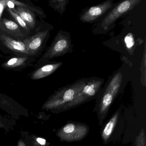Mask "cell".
Instances as JSON below:
<instances>
[{
  "label": "cell",
  "mask_w": 146,
  "mask_h": 146,
  "mask_svg": "<svg viewBox=\"0 0 146 146\" xmlns=\"http://www.w3.org/2000/svg\"><path fill=\"white\" fill-rule=\"evenodd\" d=\"M122 80L123 75L121 72L115 73L109 80L106 88L97 101L94 111L97 113L100 125L103 124L111 105L119 93Z\"/></svg>",
  "instance_id": "obj_1"
},
{
  "label": "cell",
  "mask_w": 146,
  "mask_h": 146,
  "mask_svg": "<svg viewBox=\"0 0 146 146\" xmlns=\"http://www.w3.org/2000/svg\"><path fill=\"white\" fill-rule=\"evenodd\" d=\"M88 79L82 78L59 89L44 103L43 109L57 111L66 104L72 101L86 85Z\"/></svg>",
  "instance_id": "obj_2"
},
{
  "label": "cell",
  "mask_w": 146,
  "mask_h": 146,
  "mask_svg": "<svg viewBox=\"0 0 146 146\" xmlns=\"http://www.w3.org/2000/svg\"><path fill=\"white\" fill-rule=\"evenodd\" d=\"M71 36L68 32L60 30L48 48L45 53L37 61L35 66L38 67L52 59L63 56L72 50Z\"/></svg>",
  "instance_id": "obj_3"
},
{
  "label": "cell",
  "mask_w": 146,
  "mask_h": 146,
  "mask_svg": "<svg viewBox=\"0 0 146 146\" xmlns=\"http://www.w3.org/2000/svg\"><path fill=\"white\" fill-rule=\"evenodd\" d=\"M104 82V80L102 78L96 77L89 78L86 85L74 100L57 111L61 112L70 110L93 100L98 95Z\"/></svg>",
  "instance_id": "obj_4"
},
{
  "label": "cell",
  "mask_w": 146,
  "mask_h": 146,
  "mask_svg": "<svg viewBox=\"0 0 146 146\" xmlns=\"http://www.w3.org/2000/svg\"><path fill=\"white\" fill-rule=\"evenodd\" d=\"M87 125L77 122H69L58 130L57 136L62 141H78L83 140L88 134Z\"/></svg>",
  "instance_id": "obj_5"
},
{
  "label": "cell",
  "mask_w": 146,
  "mask_h": 146,
  "mask_svg": "<svg viewBox=\"0 0 146 146\" xmlns=\"http://www.w3.org/2000/svg\"><path fill=\"white\" fill-rule=\"evenodd\" d=\"M141 1V0H126L118 4L107 15L102 23L101 26L105 30L116 21L121 16L131 11Z\"/></svg>",
  "instance_id": "obj_6"
},
{
  "label": "cell",
  "mask_w": 146,
  "mask_h": 146,
  "mask_svg": "<svg viewBox=\"0 0 146 146\" xmlns=\"http://www.w3.org/2000/svg\"><path fill=\"white\" fill-rule=\"evenodd\" d=\"M49 32L50 31L48 29L41 31L23 40L31 56H35L41 49L45 40L48 37Z\"/></svg>",
  "instance_id": "obj_7"
},
{
  "label": "cell",
  "mask_w": 146,
  "mask_h": 146,
  "mask_svg": "<svg viewBox=\"0 0 146 146\" xmlns=\"http://www.w3.org/2000/svg\"><path fill=\"white\" fill-rule=\"evenodd\" d=\"M113 1L108 0L97 5L91 7L80 16V20L83 23H90L95 21L111 9Z\"/></svg>",
  "instance_id": "obj_8"
},
{
  "label": "cell",
  "mask_w": 146,
  "mask_h": 146,
  "mask_svg": "<svg viewBox=\"0 0 146 146\" xmlns=\"http://www.w3.org/2000/svg\"><path fill=\"white\" fill-rule=\"evenodd\" d=\"M0 41L8 49L14 52L23 54L25 56H31L23 40L14 39L0 32Z\"/></svg>",
  "instance_id": "obj_9"
},
{
  "label": "cell",
  "mask_w": 146,
  "mask_h": 146,
  "mask_svg": "<svg viewBox=\"0 0 146 146\" xmlns=\"http://www.w3.org/2000/svg\"><path fill=\"white\" fill-rule=\"evenodd\" d=\"M23 29L15 22L11 19L2 18L0 20V30L18 39H24L28 35L24 34Z\"/></svg>",
  "instance_id": "obj_10"
},
{
  "label": "cell",
  "mask_w": 146,
  "mask_h": 146,
  "mask_svg": "<svg viewBox=\"0 0 146 146\" xmlns=\"http://www.w3.org/2000/svg\"><path fill=\"white\" fill-rule=\"evenodd\" d=\"M33 59V57L32 56L14 57L3 63L1 65V67L6 70H18V69H22L31 65Z\"/></svg>",
  "instance_id": "obj_11"
},
{
  "label": "cell",
  "mask_w": 146,
  "mask_h": 146,
  "mask_svg": "<svg viewBox=\"0 0 146 146\" xmlns=\"http://www.w3.org/2000/svg\"><path fill=\"white\" fill-rule=\"evenodd\" d=\"M63 64L62 62L47 64L36 69L31 75L32 80H39L49 76L57 70Z\"/></svg>",
  "instance_id": "obj_12"
},
{
  "label": "cell",
  "mask_w": 146,
  "mask_h": 146,
  "mask_svg": "<svg viewBox=\"0 0 146 146\" xmlns=\"http://www.w3.org/2000/svg\"><path fill=\"white\" fill-rule=\"evenodd\" d=\"M11 8L22 18L31 30L35 29L36 25L35 13L24 7L14 6V7Z\"/></svg>",
  "instance_id": "obj_13"
},
{
  "label": "cell",
  "mask_w": 146,
  "mask_h": 146,
  "mask_svg": "<svg viewBox=\"0 0 146 146\" xmlns=\"http://www.w3.org/2000/svg\"><path fill=\"white\" fill-rule=\"evenodd\" d=\"M120 113V109H118L108 121L101 132V137L103 143L106 144L116 126Z\"/></svg>",
  "instance_id": "obj_14"
},
{
  "label": "cell",
  "mask_w": 146,
  "mask_h": 146,
  "mask_svg": "<svg viewBox=\"0 0 146 146\" xmlns=\"http://www.w3.org/2000/svg\"><path fill=\"white\" fill-rule=\"evenodd\" d=\"M11 1L14 5V6H21L26 7L35 13V14H37L40 17L46 18L45 13L40 7L35 6L32 4H29L28 3H25L24 1L22 2V1H18L16 0H11Z\"/></svg>",
  "instance_id": "obj_15"
},
{
  "label": "cell",
  "mask_w": 146,
  "mask_h": 146,
  "mask_svg": "<svg viewBox=\"0 0 146 146\" xmlns=\"http://www.w3.org/2000/svg\"><path fill=\"white\" fill-rule=\"evenodd\" d=\"M8 7L7 8V10L9 14L11 15V17L14 19L15 22L23 29L24 31H25V32L28 35H29L30 33L31 30L29 28L26 23L25 22V21L22 19V18L18 14L14 12L11 8L8 7Z\"/></svg>",
  "instance_id": "obj_16"
},
{
  "label": "cell",
  "mask_w": 146,
  "mask_h": 146,
  "mask_svg": "<svg viewBox=\"0 0 146 146\" xmlns=\"http://www.w3.org/2000/svg\"><path fill=\"white\" fill-rule=\"evenodd\" d=\"M135 146H146V138L145 130L142 128L135 140Z\"/></svg>",
  "instance_id": "obj_17"
},
{
  "label": "cell",
  "mask_w": 146,
  "mask_h": 146,
  "mask_svg": "<svg viewBox=\"0 0 146 146\" xmlns=\"http://www.w3.org/2000/svg\"><path fill=\"white\" fill-rule=\"evenodd\" d=\"M49 5L53 8L55 11H58L60 13V11L62 13L64 11V7L65 6L64 1H49Z\"/></svg>",
  "instance_id": "obj_18"
},
{
  "label": "cell",
  "mask_w": 146,
  "mask_h": 146,
  "mask_svg": "<svg viewBox=\"0 0 146 146\" xmlns=\"http://www.w3.org/2000/svg\"><path fill=\"white\" fill-rule=\"evenodd\" d=\"M125 42L126 47L128 49H131L135 45V40L133 38V35L131 33L128 34L125 38Z\"/></svg>",
  "instance_id": "obj_19"
},
{
  "label": "cell",
  "mask_w": 146,
  "mask_h": 146,
  "mask_svg": "<svg viewBox=\"0 0 146 146\" xmlns=\"http://www.w3.org/2000/svg\"><path fill=\"white\" fill-rule=\"evenodd\" d=\"M36 141L37 143L42 146H44L46 144V140L41 137H38L36 139Z\"/></svg>",
  "instance_id": "obj_20"
},
{
  "label": "cell",
  "mask_w": 146,
  "mask_h": 146,
  "mask_svg": "<svg viewBox=\"0 0 146 146\" xmlns=\"http://www.w3.org/2000/svg\"><path fill=\"white\" fill-rule=\"evenodd\" d=\"M18 146H25V145L23 141H20L19 142Z\"/></svg>",
  "instance_id": "obj_21"
},
{
  "label": "cell",
  "mask_w": 146,
  "mask_h": 146,
  "mask_svg": "<svg viewBox=\"0 0 146 146\" xmlns=\"http://www.w3.org/2000/svg\"><path fill=\"white\" fill-rule=\"evenodd\" d=\"M1 125H1V122H0V128L1 127Z\"/></svg>",
  "instance_id": "obj_22"
}]
</instances>
